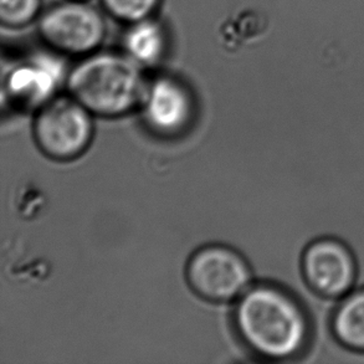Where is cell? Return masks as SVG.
Listing matches in <instances>:
<instances>
[{"mask_svg":"<svg viewBox=\"0 0 364 364\" xmlns=\"http://www.w3.org/2000/svg\"><path fill=\"white\" fill-rule=\"evenodd\" d=\"M234 325L242 343L267 360L297 355L309 336L302 309L274 286H250L237 299Z\"/></svg>","mask_w":364,"mask_h":364,"instance_id":"1","label":"cell"},{"mask_svg":"<svg viewBox=\"0 0 364 364\" xmlns=\"http://www.w3.org/2000/svg\"><path fill=\"white\" fill-rule=\"evenodd\" d=\"M71 97L101 117H121L141 107L147 84L142 68L117 53L95 51L68 73Z\"/></svg>","mask_w":364,"mask_h":364,"instance_id":"2","label":"cell"},{"mask_svg":"<svg viewBox=\"0 0 364 364\" xmlns=\"http://www.w3.org/2000/svg\"><path fill=\"white\" fill-rule=\"evenodd\" d=\"M34 139L46 157L69 162L82 156L94 137L92 114L74 97H54L40 107Z\"/></svg>","mask_w":364,"mask_h":364,"instance_id":"3","label":"cell"},{"mask_svg":"<svg viewBox=\"0 0 364 364\" xmlns=\"http://www.w3.org/2000/svg\"><path fill=\"white\" fill-rule=\"evenodd\" d=\"M41 40L60 56L85 58L99 51L106 38L102 13L81 0H64L38 19Z\"/></svg>","mask_w":364,"mask_h":364,"instance_id":"4","label":"cell"},{"mask_svg":"<svg viewBox=\"0 0 364 364\" xmlns=\"http://www.w3.org/2000/svg\"><path fill=\"white\" fill-rule=\"evenodd\" d=\"M186 275L191 289L214 304L237 300L250 287V266L229 246L198 249L188 261Z\"/></svg>","mask_w":364,"mask_h":364,"instance_id":"5","label":"cell"},{"mask_svg":"<svg viewBox=\"0 0 364 364\" xmlns=\"http://www.w3.org/2000/svg\"><path fill=\"white\" fill-rule=\"evenodd\" d=\"M141 107L148 128L162 137L186 132L196 114L189 89L172 76H159L148 84Z\"/></svg>","mask_w":364,"mask_h":364,"instance_id":"6","label":"cell"},{"mask_svg":"<svg viewBox=\"0 0 364 364\" xmlns=\"http://www.w3.org/2000/svg\"><path fill=\"white\" fill-rule=\"evenodd\" d=\"M65 76L64 65L55 55H33L15 64L4 80L5 96L20 109H38L54 99Z\"/></svg>","mask_w":364,"mask_h":364,"instance_id":"7","label":"cell"},{"mask_svg":"<svg viewBox=\"0 0 364 364\" xmlns=\"http://www.w3.org/2000/svg\"><path fill=\"white\" fill-rule=\"evenodd\" d=\"M304 271L309 284L321 295L337 297L348 292L355 277L353 257L335 240H321L307 249Z\"/></svg>","mask_w":364,"mask_h":364,"instance_id":"8","label":"cell"},{"mask_svg":"<svg viewBox=\"0 0 364 364\" xmlns=\"http://www.w3.org/2000/svg\"><path fill=\"white\" fill-rule=\"evenodd\" d=\"M122 43L123 53L142 69L159 64L167 53L166 30L153 18L128 24Z\"/></svg>","mask_w":364,"mask_h":364,"instance_id":"9","label":"cell"},{"mask_svg":"<svg viewBox=\"0 0 364 364\" xmlns=\"http://www.w3.org/2000/svg\"><path fill=\"white\" fill-rule=\"evenodd\" d=\"M337 338L353 350H364V291L346 299L333 318Z\"/></svg>","mask_w":364,"mask_h":364,"instance_id":"10","label":"cell"},{"mask_svg":"<svg viewBox=\"0 0 364 364\" xmlns=\"http://www.w3.org/2000/svg\"><path fill=\"white\" fill-rule=\"evenodd\" d=\"M105 11L114 19L132 24L139 20L153 18L161 0H100Z\"/></svg>","mask_w":364,"mask_h":364,"instance_id":"11","label":"cell"},{"mask_svg":"<svg viewBox=\"0 0 364 364\" xmlns=\"http://www.w3.org/2000/svg\"><path fill=\"white\" fill-rule=\"evenodd\" d=\"M41 0H0V21L10 29H19L39 19Z\"/></svg>","mask_w":364,"mask_h":364,"instance_id":"12","label":"cell"},{"mask_svg":"<svg viewBox=\"0 0 364 364\" xmlns=\"http://www.w3.org/2000/svg\"><path fill=\"white\" fill-rule=\"evenodd\" d=\"M81 1H87V0H81Z\"/></svg>","mask_w":364,"mask_h":364,"instance_id":"13","label":"cell"}]
</instances>
